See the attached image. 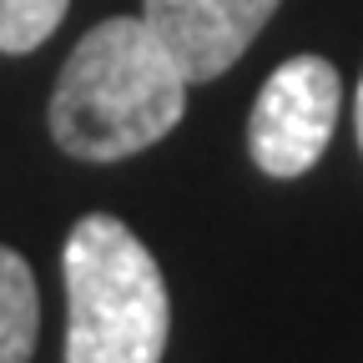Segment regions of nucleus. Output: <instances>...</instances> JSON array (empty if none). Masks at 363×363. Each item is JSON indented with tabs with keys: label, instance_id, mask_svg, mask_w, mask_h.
I'll use <instances>...</instances> for the list:
<instances>
[{
	"label": "nucleus",
	"instance_id": "nucleus-1",
	"mask_svg": "<svg viewBox=\"0 0 363 363\" xmlns=\"http://www.w3.org/2000/svg\"><path fill=\"white\" fill-rule=\"evenodd\" d=\"M187 111V76L142 16L96 21L66 56L51 91V136L81 162L147 152Z\"/></svg>",
	"mask_w": 363,
	"mask_h": 363
},
{
	"label": "nucleus",
	"instance_id": "nucleus-2",
	"mask_svg": "<svg viewBox=\"0 0 363 363\" xmlns=\"http://www.w3.org/2000/svg\"><path fill=\"white\" fill-rule=\"evenodd\" d=\"M66 363H162L172 308L157 257L126 222L91 212L71 227L66 257Z\"/></svg>",
	"mask_w": 363,
	"mask_h": 363
},
{
	"label": "nucleus",
	"instance_id": "nucleus-3",
	"mask_svg": "<svg viewBox=\"0 0 363 363\" xmlns=\"http://www.w3.org/2000/svg\"><path fill=\"white\" fill-rule=\"evenodd\" d=\"M338 101H343V86L323 56L283 61L262 81L252 101V121H247V152L257 172L283 177V182L303 177L333 142Z\"/></svg>",
	"mask_w": 363,
	"mask_h": 363
},
{
	"label": "nucleus",
	"instance_id": "nucleus-4",
	"mask_svg": "<svg viewBox=\"0 0 363 363\" xmlns=\"http://www.w3.org/2000/svg\"><path fill=\"white\" fill-rule=\"evenodd\" d=\"M278 6L283 0H147L142 21L167 45L187 86H197L242 61V51L257 40Z\"/></svg>",
	"mask_w": 363,
	"mask_h": 363
},
{
	"label": "nucleus",
	"instance_id": "nucleus-5",
	"mask_svg": "<svg viewBox=\"0 0 363 363\" xmlns=\"http://www.w3.org/2000/svg\"><path fill=\"white\" fill-rule=\"evenodd\" d=\"M40 328V303L30 262L16 247H0V363H30Z\"/></svg>",
	"mask_w": 363,
	"mask_h": 363
},
{
	"label": "nucleus",
	"instance_id": "nucleus-6",
	"mask_svg": "<svg viewBox=\"0 0 363 363\" xmlns=\"http://www.w3.org/2000/svg\"><path fill=\"white\" fill-rule=\"evenodd\" d=\"M71 0H0V51L26 56L56 35Z\"/></svg>",
	"mask_w": 363,
	"mask_h": 363
},
{
	"label": "nucleus",
	"instance_id": "nucleus-7",
	"mask_svg": "<svg viewBox=\"0 0 363 363\" xmlns=\"http://www.w3.org/2000/svg\"><path fill=\"white\" fill-rule=\"evenodd\" d=\"M353 121H358V147H363V81H358V101H353Z\"/></svg>",
	"mask_w": 363,
	"mask_h": 363
}]
</instances>
